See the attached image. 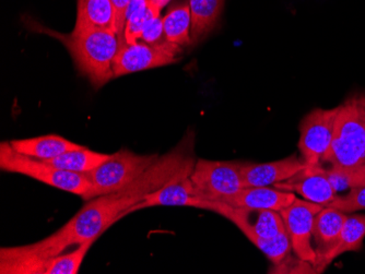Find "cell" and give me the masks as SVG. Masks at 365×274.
I'll return each mask as SVG.
<instances>
[{"label":"cell","instance_id":"cell-1","mask_svg":"<svg viewBox=\"0 0 365 274\" xmlns=\"http://www.w3.org/2000/svg\"><path fill=\"white\" fill-rule=\"evenodd\" d=\"M195 136L187 132L175 148L162 155L157 162L123 189L86 201L71 220L51 236L36 244L8 249L16 263L34 269H44L49 258L61 255L71 246L98 239L115 221L129 214L133 206L180 176L190 175L194 169Z\"/></svg>","mask_w":365,"mask_h":274},{"label":"cell","instance_id":"cell-2","mask_svg":"<svg viewBox=\"0 0 365 274\" xmlns=\"http://www.w3.org/2000/svg\"><path fill=\"white\" fill-rule=\"evenodd\" d=\"M323 162L346 174L351 189L365 186V93L338 106L333 142Z\"/></svg>","mask_w":365,"mask_h":274},{"label":"cell","instance_id":"cell-3","mask_svg":"<svg viewBox=\"0 0 365 274\" xmlns=\"http://www.w3.org/2000/svg\"><path fill=\"white\" fill-rule=\"evenodd\" d=\"M68 48L78 69L91 80L96 88L102 87L114 77L115 57L120 50L118 33L106 28L73 30L68 36H58Z\"/></svg>","mask_w":365,"mask_h":274},{"label":"cell","instance_id":"cell-4","mask_svg":"<svg viewBox=\"0 0 365 274\" xmlns=\"http://www.w3.org/2000/svg\"><path fill=\"white\" fill-rule=\"evenodd\" d=\"M159 157V154H137L127 149L110 154L100 167L85 174L91 187L82 196V200L89 201L123 189L150 169Z\"/></svg>","mask_w":365,"mask_h":274},{"label":"cell","instance_id":"cell-5","mask_svg":"<svg viewBox=\"0 0 365 274\" xmlns=\"http://www.w3.org/2000/svg\"><path fill=\"white\" fill-rule=\"evenodd\" d=\"M0 169L28 176L45 185L81 197L91 187V183L85 174L63 171L41 159L26 157L16 152L7 141L0 143Z\"/></svg>","mask_w":365,"mask_h":274},{"label":"cell","instance_id":"cell-6","mask_svg":"<svg viewBox=\"0 0 365 274\" xmlns=\"http://www.w3.org/2000/svg\"><path fill=\"white\" fill-rule=\"evenodd\" d=\"M241 161H209L199 159L190 174L197 197L219 201L243 189Z\"/></svg>","mask_w":365,"mask_h":274},{"label":"cell","instance_id":"cell-7","mask_svg":"<svg viewBox=\"0 0 365 274\" xmlns=\"http://www.w3.org/2000/svg\"><path fill=\"white\" fill-rule=\"evenodd\" d=\"M120 41V50L113 65L115 78L168 66L178 61V55L182 53V46L167 40L158 44L145 42L127 44L124 38Z\"/></svg>","mask_w":365,"mask_h":274},{"label":"cell","instance_id":"cell-8","mask_svg":"<svg viewBox=\"0 0 365 274\" xmlns=\"http://www.w3.org/2000/svg\"><path fill=\"white\" fill-rule=\"evenodd\" d=\"M338 106L330 110L315 108L303 118L300 124L299 150L307 167H317L331 147Z\"/></svg>","mask_w":365,"mask_h":274},{"label":"cell","instance_id":"cell-9","mask_svg":"<svg viewBox=\"0 0 365 274\" xmlns=\"http://www.w3.org/2000/svg\"><path fill=\"white\" fill-rule=\"evenodd\" d=\"M204 210L225 216L237 225L247 238L252 236L269 239L286 232L284 220L280 212L272 210L235 208L222 201L206 200Z\"/></svg>","mask_w":365,"mask_h":274},{"label":"cell","instance_id":"cell-10","mask_svg":"<svg viewBox=\"0 0 365 274\" xmlns=\"http://www.w3.org/2000/svg\"><path fill=\"white\" fill-rule=\"evenodd\" d=\"M323 208L321 204L297 197L290 206L280 212L295 255L313 265L317 261V253L312 237L314 218Z\"/></svg>","mask_w":365,"mask_h":274},{"label":"cell","instance_id":"cell-11","mask_svg":"<svg viewBox=\"0 0 365 274\" xmlns=\"http://www.w3.org/2000/svg\"><path fill=\"white\" fill-rule=\"evenodd\" d=\"M274 188L300 195L313 204L327 206L337 198L338 194L328 179L326 169L321 165L307 167L288 181L276 184Z\"/></svg>","mask_w":365,"mask_h":274},{"label":"cell","instance_id":"cell-12","mask_svg":"<svg viewBox=\"0 0 365 274\" xmlns=\"http://www.w3.org/2000/svg\"><path fill=\"white\" fill-rule=\"evenodd\" d=\"M307 167L302 159L293 154L274 162L255 163L242 162L241 176L244 188L269 187L300 173Z\"/></svg>","mask_w":365,"mask_h":274},{"label":"cell","instance_id":"cell-13","mask_svg":"<svg viewBox=\"0 0 365 274\" xmlns=\"http://www.w3.org/2000/svg\"><path fill=\"white\" fill-rule=\"evenodd\" d=\"M205 204L206 200L197 197L190 175H182L148 195L143 201L133 206L129 214L153 206H192L204 210Z\"/></svg>","mask_w":365,"mask_h":274},{"label":"cell","instance_id":"cell-14","mask_svg":"<svg viewBox=\"0 0 365 274\" xmlns=\"http://www.w3.org/2000/svg\"><path fill=\"white\" fill-rule=\"evenodd\" d=\"M294 192L284 191L278 188L247 187L240 190L235 195L223 198L225 202L235 208L272 210L281 212L294 201Z\"/></svg>","mask_w":365,"mask_h":274},{"label":"cell","instance_id":"cell-15","mask_svg":"<svg viewBox=\"0 0 365 274\" xmlns=\"http://www.w3.org/2000/svg\"><path fill=\"white\" fill-rule=\"evenodd\" d=\"M365 239V214H349L346 216L337 244L321 260L314 265L315 273H323L340 255L358 253L363 248Z\"/></svg>","mask_w":365,"mask_h":274},{"label":"cell","instance_id":"cell-16","mask_svg":"<svg viewBox=\"0 0 365 274\" xmlns=\"http://www.w3.org/2000/svg\"><path fill=\"white\" fill-rule=\"evenodd\" d=\"M346 216L348 214L331 206H324L315 216L312 232L317 253L315 263L337 244Z\"/></svg>","mask_w":365,"mask_h":274},{"label":"cell","instance_id":"cell-17","mask_svg":"<svg viewBox=\"0 0 365 274\" xmlns=\"http://www.w3.org/2000/svg\"><path fill=\"white\" fill-rule=\"evenodd\" d=\"M10 144L16 152L33 159H41V161L55 159L63 153L82 147L57 135L18 139V140L10 141Z\"/></svg>","mask_w":365,"mask_h":274},{"label":"cell","instance_id":"cell-18","mask_svg":"<svg viewBox=\"0 0 365 274\" xmlns=\"http://www.w3.org/2000/svg\"><path fill=\"white\" fill-rule=\"evenodd\" d=\"M93 28L115 31L112 0H78L75 31Z\"/></svg>","mask_w":365,"mask_h":274},{"label":"cell","instance_id":"cell-19","mask_svg":"<svg viewBox=\"0 0 365 274\" xmlns=\"http://www.w3.org/2000/svg\"><path fill=\"white\" fill-rule=\"evenodd\" d=\"M223 3V0H188L192 43L198 42L215 28L222 11Z\"/></svg>","mask_w":365,"mask_h":274},{"label":"cell","instance_id":"cell-20","mask_svg":"<svg viewBox=\"0 0 365 274\" xmlns=\"http://www.w3.org/2000/svg\"><path fill=\"white\" fill-rule=\"evenodd\" d=\"M108 157H110V154L96 152V151L90 150L85 147H81V148L68 151L55 159L44 161V162L54 165L57 169H63V171L87 174L88 172H91L92 169L100 167Z\"/></svg>","mask_w":365,"mask_h":274},{"label":"cell","instance_id":"cell-21","mask_svg":"<svg viewBox=\"0 0 365 274\" xmlns=\"http://www.w3.org/2000/svg\"><path fill=\"white\" fill-rule=\"evenodd\" d=\"M163 20L164 38L180 46H187L192 43L190 38V4L174 6L162 18Z\"/></svg>","mask_w":365,"mask_h":274},{"label":"cell","instance_id":"cell-22","mask_svg":"<svg viewBox=\"0 0 365 274\" xmlns=\"http://www.w3.org/2000/svg\"><path fill=\"white\" fill-rule=\"evenodd\" d=\"M160 12L148 4L147 0H133L127 11L125 24L124 41L127 44H134L141 40L143 30L151 20L160 17Z\"/></svg>","mask_w":365,"mask_h":274},{"label":"cell","instance_id":"cell-23","mask_svg":"<svg viewBox=\"0 0 365 274\" xmlns=\"http://www.w3.org/2000/svg\"><path fill=\"white\" fill-rule=\"evenodd\" d=\"M96 238L82 243L73 253L57 255L45 263L43 274H77Z\"/></svg>","mask_w":365,"mask_h":274},{"label":"cell","instance_id":"cell-24","mask_svg":"<svg viewBox=\"0 0 365 274\" xmlns=\"http://www.w3.org/2000/svg\"><path fill=\"white\" fill-rule=\"evenodd\" d=\"M327 206L337 209L346 214L365 211V186L352 188L346 195H338Z\"/></svg>","mask_w":365,"mask_h":274},{"label":"cell","instance_id":"cell-25","mask_svg":"<svg viewBox=\"0 0 365 274\" xmlns=\"http://www.w3.org/2000/svg\"><path fill=\"white\" fill-rule=\"evenodd\" d=\"M133 0H112L115 14V32L120 40L124 38L125 24H126L127 11Z\"/></svg>","mask_w":365,"mask_h":274},{"label":"cell","instance_id":"cell-26","mask_svg":"<svg viewBox=\"0 0 365 274\" xmlns=\"http://www.w3.org/2000/svg\"><path fill=\"white\" fill-rule=\"evenodd\" d=\"M164 36L163 20L161 17L155 18L151 20L143 30L141 40L148 44H158L162 42ZM165 40V38H164Z\"/></svg>","mask_w":365,"mask_h":274},{"label":"cell","instance_id":"cell-27","mask_svg":"<svg viewBox=\"0 0 365 274\" xmlns=\"http://www.w3.org/2000/svg\"><path fill=\"white\" fill-rule=\"evenodd\" d=\"M149 5L153 6L158 11H161L162 8L169 3L170 0H147Z\"/></svg>","mask_w":365,"mask_h":274}]
</instances>
